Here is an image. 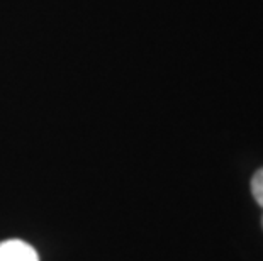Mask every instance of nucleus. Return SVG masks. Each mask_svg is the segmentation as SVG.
<instances>
[{
    "label": "nucleus",
    "instance_id": "obj_1",
    "mask_svg": "<svg viewBox=\"0 0 263 261\" xmlns=\"http://www.w3.org/2000/svg\"><path fill=\"white\" fill-rule=\"evenodd\" d=\"M0 261H39V256L31 244L10 239L0 243Z\"/></svg>",
    "mask_w": 263,
    "mask_h": 261
},
{
    "label": "nucleus",
    "instance_id": "obj_2",
    "mask_svg": "<svg viewBox=\"0 0 263 261\" xmlns=\"http://www.w3.org/2000/svg\"><path fill=\"white\" fill-rule=\"evenodd\" d=\"M251 193H253L255 202L263 207V168L256 171L251 178Z\"/></svg>",
    "mask_w": 263,
    "mask_h": 261
},
{
    "label": "nucleus",
    "instance_id": "obj_3",
    "mask_svg": "<svg viewBox=\"0 0 263 261\" xmlns=\"http://www.w3.org/2000/svg\"><path fill=\"white\" fill-rule=\"evenodd\" d=\"M261 226H263V219H261Z\"/></svg>",
    "mask_w": 263,
    "mask_h": 261
}]
</instances>
